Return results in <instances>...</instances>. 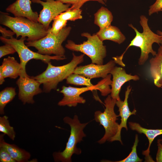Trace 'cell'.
Returning <instances> with one entry per match:
<instances>
[{"label": "cell", "instance_id": "36", "mask_svg": "<svg viewBox=\"0 0 162 162\" xmlns=\"http://www.w3.org/2000/svg\"><path fill=\"white\" fill-rule=\"evenodd\" d=\"M158 53L160 54L162 56V44L160 46L158 49Z\"/></svg>", "mask_w": 162, "mask_h": 162}, {"label": "cell", "instance_id": "15", "mask_svg": "<svg viewBox=\"0 0 162 162\" xmlns=\"http://www.w3.org/2000/svg\"><path fill=\"white\" fill-rule=\"evenodd\" d=\"M30 0H17L6 9L7 12L10 13L14 16L25 17L38 22L39 15L32 9Z\"/></svg>", "mask_w": 162, "mask_h": 162}, {"label": "cell", "instance_id": "29", "mask_svg": "<svg viewBox=\"0 0 162 162\" xmlns=\"http://www.w3.org/2000/svg\"><path fill=\"white\" fill-rule=\"evenodd\" d=\"M67 21L56 17L53 20L52 26L48 30L52 34H57L66 27Z\"/></svg>", "mask_w": 162, "mask_h": 162}, {"label": "cell", "instance_id": "31", "mask_svg": "<svg viewBox=\"0 0 162 162\" xmlns=\"http://www.w3.org/2000/svg\"><path fill=\"white\" fill-rule=\"evenodd\" d=\"M0 162H15L7 151L3 147L0 146Z\"/></svg>", "mask_w": 162, "mask_h": 162}, {"label": "cell", "instance_id": "14", "mask_svg": "<svg viewBox=\"0 0 162 162\" xmlns=\"http://www.w3.org/2000/svg\"><path fill=\"white\" fill-rule=\"evenodd\" d=\"M110 74L112 76L110 95L112 98L117 100L120 99L119 94L121 88L125 82L131 80L137 81L140 79L137 75L127 74L125 70L121 67L115 66L111 71Z\"/></svg>", "mask_w": 162, "mask_h": 162}, {"label": "cell", "instance_id": "11", "mask_svg": "<svg viewBox=\"0 0 162 162\" xmlns=\"http://www.w3.org/2000/svg\"><path fill=\"white\" fill-rule=\"evenodd\" d=\"M116 63L111 60L105 64L92 63L84 66H77L73 73L76 74L90 79L105 78L115 66Z\"/></svg>", "mask_w": 162, "mask_h": 162}, {"label": "cell", "instance_id": "12", "mask_svg": "<svg viewBox=\"0 0 162 162\" xmlns=\"http://www.w3.org/2000/svg\"><path fill=\"white\" fill-rule=\"evenodd\" d=\"M93 90H97L96 85L91 87L80 88L63 86L60 92L63 94V97L58 102V105L59 106L75 107L78 104H84L86 100L80 96L81 94L86 92Z\"/></svg>", "mask_w": 162, "mask_h": 162}, {"label": "cell", "instance_id": "26", "mask_svg": "<svg viewBox=\"0 0 162 162\" xmlns=\"http://www.w3.org/2000/svg\"><path fill=\"white\" fill-rule=\"evenodd\" d=\"M82 10L80 9L71 10L69 9L63 12L56 17L68 21H74L82 18Z\"/></svg>", "mask_w": 162, "mask_h": 162}, {"label": "cell", "instance_id": "30", "mask_svg": "<svg viewBox=\"0 0 162 162\" xmlns=\"http://www.w3.org/2000/svg\"><path fill=\"white\" fill-rule=\"evenodd\" d=\"M0 46V58L10 54H13L16 52L14 48L10 45L8 44Z\"/></svg>", "mask_w": 162, "mask_h": 162}, {"label": "cell", "instance_id": "22", "mask_svg": "<svg viewBox=\"0 0 162 162\" xmlns=\"http://www.w3.org/2000/svg\"><path fill=\"white\" fill-rule=\"evenodd\" d=\"M16 95L15 88L12 87L5 88L0 92V114H4V109L6 105L11 101Z\"/></svg>", "mask_w": 162, "mask_h": 162}, {"label": "cell", "instance_id": "39", "mask_svg": "<svg viewBox=\"0 0 162 162\" xmlns=\"http://www.w3.org/2000/svg\"><path fill=\"white\" fill-rule=\"evenodd\" d=\"M104 1L105 2V3H106L107 0H104Z\"/></svg>", "mask_w": 162, "mask_h": 162}, {"label": "cell", "instance_id": "28", "mask_svg": "<svg viewBox=\"0 0 162 162\" xmlns=\"http://www.w3.org/2000/svg\"><path fill=\"white\" fill-rule=\"evenodd\" d=\"M63 3L69 4L71 5L69 8L72 10L80 9L87 2L89 1H96L104 5H106V3L104 0H56Z\"/></svg>", "mask_w": 162, "mask_h": 162}, {"label": "cell", "instance_id": "37", "mask_svg": "<svg viewBox=\"0 0 162 162\" xmlns=\"http://www.w3.org/2000/svg\"><path fill=\"white\" fill-rule=\"evenodd\" d=\"M157 34L160 35L162 38V32L160 30H158L157 32Z\"/></svg>", "mask_w": 162, "mask_h": 162}, {"label": "cell", "instance_id": "13", "mask_svg": "<svg viewBox=\"0 0 162 162\" xmlns=\"http://www.w3.org/2000/svg\"><path fill=\"white\" fill-rule=\"evenodd\" d=\"M132 88L130 85L128 86L125 93V97L124 100H122L121 99L117 100L116 105L118 107L119 112V116L121 117V123L119 124L118 131L116 135L112 137L110 142H113L115 141H119L122 144H123L121 138V131L122 129L124 128L126 130H128L127 126V122L128 118L132 115H136V110L134 109L132 111H131L128 106V100L129 95L131 90Z\"/></svg>", "mask_w": 162, "mask_h": 162}, {"label": "cell", "instance_id": "32", "mask_svg": "<svg viewBox=\"0 0 162 162\" xmlns=\"http://www.w3.org/2000/svg\"><path fill=\"white\" fill-rule=\"evenodd\" d=\"M160 11H162V0H156L154 3L149 7L148 14L150 16Z\"/></svg>", "mask_w": 162, "mask_h": 162}, {"label": "cell", "instance_id": "5", "mask_svg": "<svg viewBox=\"0 0 162 162\" xmlns=\"http://www.w3.org/2000/svg\"><path fill=\"white\" fill-rule=\"evenodd\" d=\"M81 36L87 40L80 44L71 40L67 41L65 47L70 50L80 52L87 56L92 63L99 65L103 64L104 58L106 55V46L96 34L92 35L88 32H83Z\"/></svg>", "mask_w": 162, "mask_h": 162}, {"label": "cell", "instance_id": "25", "mask_svg": "<svg viewBox=\"0 0 162 162\" xmlns=\"http://www.w3.org/2000/svg\"><path fill=\"white\" fill-rule=\"evenodd\" d=\"M0 131L8 135L12 140H14L16 133L14 128L10 125L7 116L0 117Z\"/></svg>", "mask_w": 162, "mask_h": 162}, {"label": "cell", "instance_id": "35", "mask_svg": "<svg viewBox=\"0 0 162 162\" xmlns=\"http://www.w3.org/2000/svg\"><path fill=\"white\" fill-rule=\"evenodd\" d=\"M5 78L0 74V84H2L5 81Z\"/></svg>", "mask_w": 162, "mask_h": 162}, {"label": "cell", "instance_id": "38", "mask_svg": "<svg viewBox=\"0 0 162 162\" xmlns=\"http://www.w3.org/2000/svg\"><path fill=\"white\" fill-rule=\"evenodd\" d=\"M158 140L159 141H160V142H161L162 143V139H159V140Z\"/></svg>", "mask_w": 162, "mask_h": 162}, {"label": "cell", "instance_id": "19", "mask_svg": "<svg viewBox=\"0 0 162 162\" xmlns=\"http://www.w3.org/2000/svg\"><path fill=\"white\" fill-rule=\"evenodd\" d=\"M4 135L3 134L0 135V146L4 147L16 162L28 161L31 157L30 153L14 144H10L5 142L4 139Z\"/></svg>", "mask_w": 162, "mask_h": 162}, {"label": "cell", "instance_id": "21", "mask_svg": "<svg viewBox=\"0 0 162 162\" xmlns=\"http://www.w3.org/2000/svg\"><path fill=\"white\" fill-rule=\"evenodd\" d=\"M94 23L100 29L106 27L111 25L113 16L111 12L107 8L102 6L94 14Z\"/></svg>", "mask_w": 162, "mask_h": 162}, {"label": "cell", "instance_id": "34", "mask_svg": "<svg viewBox=\"0 0 162 162\" xmlns=\"http://www.w3.org/2000/svg\"><path fill=\"white\" fill-rule=\"evenodd\" d=\"M158 150L156 160L157 162H162V143L158 140Z\"/></svg>", "mask_w": 162, "mask_h": 162}, {"label": "cell", "instance_id": "27", "mask_svg": "<svg viewBox=\"0 0 162 162\" xmlns=\"http://www.w3.org/2000/svg\"><path fill=\"white\" fill-rule=\"evenodd\" d=\"M138 135L136 134L134 145L132 147V150L129 154L125 158L115 162H141L142 159L140 158L137 153L136 148L139 142Z\"/></svg>", "mask_w": 162, "mask_h": 162}, {"label": "cell", "instance_id": "2", "mask_svg": "<svg viewBox=\"0 0 162 162\" xmlns=\"http://www.w3.org/2000/svg\"><path fill=\"white\" fill-rule=\"evenodd\" d=\"M148 19L144 15L140 16V24L143 29L141 33L131 24L128 26L135 32L136 36L131 41L124 52L120 56V58L123 59L124 55L128 49L131 46L139 47L141 50V54L138 63L140 65L144 64L151 53L154 56L157 54L152 48V45L156 43L159 45L162 44L161 36L154 32L150 28L148 24Z\"/></svg>", "mask_w": 162, "mask_h": 162}, {"label": "cell", "instance_id": "16", "mask_svg": "<svg viewBox=\"0 0 162 162\" xmlns=\"http://www.w3.org/2000/svg\"><path fill=\"white\" fill-rule=\"evenodd\" d=\"M24 72L20 63L13 57L8 56L3 59L0 66V74L5 78L9 77L16 79Z\"/></svg>", "mask_w": 162, "mask_h": 162}, {"label": "cell", "instance_id": "3", "mask_svg": "<svg viewBox=\"0 0 162 162\" xmlns=\"http://www.w3.org/2000/svg\"><path fill=\"white\" fill-rule=\"evenodd\" d=\"M72 55V59L68 63L62 66H55L50 62L47 64L46 70L42 73L35 76H31L43 84V92L48 93L52 90L56 89L59 83L73 73L77 66L83 62L84 54L76 56L73 53Z\"/></svg>", "mask_w": 162, "mask_h": 162}, {"label": "cell", "instance_id": "4", "mask_svg": "<svg viewBox=\"0 0 162 162\" xmlns=\"http://www.w3.org/2000/svg\"><path fill=\"white\" fill-rule=\"evenodd\" d=\"M63 121L70 125V134L64 150L62 152L54 153L53 157L56 162H71L73 154H81V149L77 148L76 145L86 136L83 130L88 122L80 123L76 115L74 116L73 118L66 116L63 118Z\"/></svg>", "mask_w": 162, "mask_h": 162}, {"label": "cell", "instance_id": "10", "mask_svg": "<svg viewBox=\"0 0 162 162\" xmlns=\"http://www.w3.org/2000/svg\"><path fill=\"white\" fill-rule=\"evenodd\" d=\"M16 84L19 88V99L24 104L26 103L34 104V96L43 92V90L40 87L41 84L28 76L26 72L21 73Z\"/></svg>", "mask_w": 162, "mask_h": 162}, {"label": "cell", "instance_id": "33", "mask_svg": "<svg viewBox=\"0 0 162 162\" xmlns=\"http://www.w3.org/2000/svg\"><path fill=\"white\" fill-rule=\"evenodd\" d=\"M0 32L2 34V36L4 38L9 37L10 38L13 37L15 33L12 30H7L5 28L0 26Z\"/></svg>", "mask_w": 162, "mask_h": 162}, {"label": "cell", "instance_id": "7", "mask_svg": "<svg viewBox=\"0 0 162 162\" xmlns=\"http://www.w3.org/2000/svg\"><path fill=\"white\" fill-rule=\"evenodd\" d=\"M117 100L112 98L108 95L104 100L105 107L104 111H96L94 114V119L104 128L105 132L103 137L98 142L102 144L106 141H110L111 139L116 134L119 124L116 122L118 119V115L114 111V107Z\"/></svg>", "mask_w": 162, "mask_h": 162}, {"label": "cell", "instance_id": "18", "mask_svg": "<svg viewBox=\"0 0 162 162\" xmlns=\"http://www.w3.org/2000/svg\"><path fill=\"white\" fill-rule=\"evenodd\" d=\"M96 34L102 41L110 40L120 44L126 40L125 36L120 30L117 27L111 25L100 29Z\"/></svg>", "mask_w": 162, "mask_h": 162}, {"label": "cell", "instance_id": "8", "mask_svg": "<svg viewBox=\"0 0 162 162\" xmlns=\"http://www.w3.org/2000/svg\"><path fill=\"white\" fill-rule=\"evenodd\" d=\"M25 38L21 37L18 39L14 37L10 38L0 37L1 41L4 44L11 45L15 50L20 58V64L23 71L26 72V67L27 63L32 59L40 60L45 63L48 64L51 60H61L66 59L65 56H51L43 55L31 50L25 44L26 40Z\"/></svg>", "mask_w": 162, "mask_h": 162}, {"label": "cell", "instance_id": "6", "mask_svg": "<svg viewBox=\"0 0 162 162\" xmlns=\"http://www.w3.org/2000/svg\"><path fill=\"white\" fill-rule=\"evenodd\" d=\"M71 29L70 26L65 27L57 34L48 31L46 35L43 38L36 41H28L25 44L28 47L35 48L38 53L42 55L64 56L65 50L62 44L69 36Z\"/></svg>", "mask_w": 162, "mask_h": 162}, {"label": "cell", "instance_id": "24", "mask_svg": "<svg viewBox=\"0 0 162 162\" xmlns=\"http://www.w3.org/2000/svg\"><path fill=\"white\" fill-rule=\"evenodd\" d=\"M111 75L110 74H108L96 85L97 90L100 92L102 96H106L111 93V89L110 86H111L112 83Z\"/></svg>", "mask_w": 162, "mask_h": 162}, {"label": "cell", "instance_id": "1", "mask_svg": "<svg viewBox=\"0 0 162 162\" xmlns=\"http://www.w3.org/2000/svg\"><path fill=\"white\" fill-rule=\"evenodd\" d=\"M0 23L13 31L16 38L20 36L27 37V41L38 40L46 35L49 29L38 22L31 21L25 17H13L7 13L0 11Z\"/></svg>", "mask_w": 162, "mask_h": 162}, {"label": "cell", "instance_id": "9", "mask_svg": "<svg viewBox=\"0 0 162 162\" xmlns=\"http://www.w3.org/2000/svg\"><path fill=\"white\" fill-rule=\"evenodd\" d=\"M31 0L34 3L40 4L43 7L38 19V22L42 24L46 28H50V24L58 15L64 12L71 5L66 4L56 0Z\"/></svg>", "mask_w": 162, "mask_h": 162}, {"label": "cell", "instance_id": "23", "mask_svg": "<svg viewBox=\"0 0 162 162\" xmlns=\"http://www.w3.org/2000/svg\"><path fill=\"white\" fill-rule=\"evenodd\" d=\"M66 80V83L68 84L78 86H84L88 87L94 86L91 83V79L76 74H72Z\"/></svg>", "mask_w": 162, "mask_h": 162}, {"label": "cell", "instance_id": "20", "mask_svg": "<svg viewBox=\"0 0 162 162\" xmlns=\"http://www.w3.org/2000/svg\"><path fill=\"white\" fill-rule=\"evenodd\" d=\"M150 74L154 85L162 88V56L157 53L149 60Z\"/></svg>", "mask_w": 162, "mask_h": 162}, {"label": "cell", "instance_id": "17", "mask_svg": "<svg viewBox=\"0 0 162 162\" xmlns=\"http://www.w3.org/2000/svg\"><path fill=\"white\" fill-rule=\"evenodd\" d=\"M130 129L135 130L140 134H144L148 141V146L147 149L143 152L142 154L145 156L146 160L153 161L149 155L150 149L151 144L155 138L158 136L162 135L161 129H149L142 127L139 124L133 122H128Z\"/></svg>", "mask_w": 162, "mask_h": 162}]
</instances>
